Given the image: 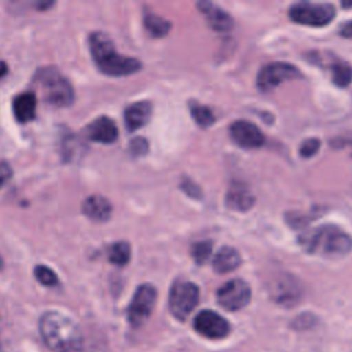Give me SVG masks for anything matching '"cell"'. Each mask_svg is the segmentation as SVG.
<instances>
[{"label":"cell","mask_w":352,"mask_h":352,"mask_svg":"<svg viewBox=\"0 0 352 352\" xmlns=\"http://www.w3.org/2000/svg\"><path fill=\"white\" fill-rule=\"evenodd\" d=\"M199 11L205 15L208 23L212 29L217 32H228L234 26L232 16L220 8L217 4H213L210 1H199L197 3Z\"/></svg>","instance_id":"4fadbf2b"},{"label":"cell","mask_w":352,"mask_h":352,"mask_svg":"<svg viewBox=\"0 0 352 352\" xmlns=\"http://www.w3.org/2000/svg\"><path fill=\"white\" fill-rule=\"evenodd\" d=\"M340 36L346 37V38H352V21H348L345 23H342L340 26Z\"/></svg>","instance_id":"4dcf8cb0"},{"label":"cell","mask_w":352,"mask_h":352,"mask_svg":"<svg viewBox=\"0 0 352 352\" xmlns=\"http://www.w3.org/2000/svg\"><path fill=\"white\" fill-rule=\"evenodd\" d=\"M289 16L293 22L307 26L329 25L336 16V8L327 3H296L289 8Z\"/></svg>","instance_id":"8992f818"},{"label":"cell","mask_w":352,"mask_h":352,"mask_svg":"<svg viewBox=\"0 0 352 352\" xmlns=\"http://www.w3.org/2000/svg\"><path fill=\"white\" fill-rule=\"evenodd\" d=\"M352 3H342V7H351Z\"/></svg>","instance_id":"836d02e7"},{"label":"cell","mask_w":352,"mask_h":352,"mask_svg":"<svg viewBox=\"0 0 352 352\" xmlns=\"http://www.w3.org/2000/svg\"><path fill=\"white\" fill-rule=\"evenodd\" d=\"M129 150H131V154L135 157L144 155L148 150V142L144 138H135L131 140Z\"/></svg>","instance_id":"4316f807"},{"label":"cell","mask_w":352,"mask_h":352,"mask_svg":"<svg viewBox=\"0 0 352 352\" xmlns=\"http://www.w3.org/2000/svg\"><path fill=\"white\" fill-rule=\"evenodd\" d=\"M190 113H191V117L195 120V122L202 128H208L214 124V114L208 106H204L197 102H191Z\"/></svg>","instance_id":"7402d4cb"},{"label":"cell","mask_w":352,"mask_h":352,"mask_svg":"<svg viewBox=\"0 0 352 352\" xmlns=\"http://www.w3.org/2000/svg\"><path fill=\"white\" fill-rule=\"evenodd\" d=\"M40 336L44 344L54 352H77L82 344V334L77 323L69 316L48 311L38 322Z\"/></svg>","instance_id":"6da1fadb"},{"label":"cell","mask_w":352,"mask_h":352,"mask_svg":"<svg viewBox=\"0 0 352 352\" xmlns=\"http://www.w3.org/2000/svg\"><path fill=\"white\" fill-rule=\"evenodd\" d=\"M34 276L44 286H55L58 283L56 274L45 265H36L34 267Z\"/></svg>","instance_id":"d4e9b609"},{"label":"cell","mask_w":352,"mask_h":352,"mask_svg":"<svg viewBox=\"0 0 352 352\" xmlns=\"http://www.w3.org/2000/svg\"><path fill=\"white\" fill-rule=\"evenodd\" d=\"M212 250H213L212 241H199L191 246V256L195 260V263L201 265L210 257Z\"/></svg>","instance_id":"cb8c5ba5"},{"label":"cell","mask_w":352,"mask_h":352,"mask_svg":"<svg viewBox=\"0 0 352 352\" xmlns=\"http://www.w3.org/2000/svg\"><path fill=\"white\" fill-rule=\"evenodd\" d=\"M331 72H333V81L336 85L345 88L352 82V67L342 62V60H336L331 66H330Z\"/></svg>","instance_id":"603a6c76"},{"label":"cell","mask_w":352,"mask_h":352,"mask_svg":"<svg viewBox=\"0 0 352 352\" xmlns=\"http://www.w3.org/2000/svg\"><path fill=\"white\" fill-rule=\"evenodd\" d=\"M7 72H8L7 65H6L4 62H1V60H0V78H1V77H4V76L7 74Z\"/></svg>","instance_id":"1f68e13d"},{"label":"cell","mask_w":352,"mask_h":352,"mask_svg":"<svg viewBox=\"0 0 352 352\" xmlns=\"http://www.w3.org/2000/svg\"><path fill=\"white\" fill-rule=\"evenodd\" d=\"M34 82L44 100L56 107H66L74 102V89L69 80L54 66L37 70Z\"/></svg>","instance_id":"277c9868"},{"label":"cell","mask_w":352,"mask_h":352,"mask_svg":"<svg viewBox=\"0 0 352 352\" xmlns=\"http://www.w3.org/2000/svg\"><path fill=\"white\" fill-rule=\"evenodd\" d=\"M199 301V289L195 283L179 279L169 292V311L177 320H186Z\"/></svg>","instance_id":"5b68a950"},{"label":"cell","mask_w":352,"mask_h":352,"mask_svg":"<svg viewBox=\"0 0 352 352\" xmlns=\"http://www.w3.org/2000/svg\"><path fill=\"white\" fill-rule=\"evenodd\" d=\"M37 99L36 95L30 91L16 95L12 100V113L18 122L26 124L36 117Z\"/></svg>","instance_id":"ac0fdd59"},{"label":"cell","mask_w":352,"mask_h":352,"mask_svg":"<svg viewBox=\"0 0 352 352\" xmlns=\"http://www.w3.org/2000/svg\"><path fill=\"white\" fill-rule=\"evenodd\" d=\"M4 268V261H3V257L0 256V271Z\"/></svg>","instance_id":"d6a6232c"},{"label":"cell","mask_w":352,"mask_h":352,"mask_svg":"<svg viewBox=\"0 0 352 352\" xmlns=\"http://www.w3.org/2000/svg\"><path fill=\"white\" fill-rule=\"evenodd\" d=\"M319 148H320V140L316 138H309L302 142L298 153L302 158H311L312 155H315L318 153Z\"/></svg>","instance_id":"484cf974"},{"label":"cell","mask_w":352,"mask_h":352,"mask_svg":"<svg viewBox=\"0 0 352 352\" xmlns=\"http://www.w3.org/2000/svg\"><path fill=\"white\" fill-rule=\"evenodd\" d=\"M151 110L153 106L148 100H140L129 104L124 113L125 126L128 131H136L144 126L151 117Z\"/></svg>","instance_id":"2e32d148"},{"label":"cell","mask_w":352,"mask_h":352,"mask_svg":"<svg viewBox=\"0 0 352 352\" xmlns=\"http://www.w3.org/2000/svg\"><path fill=\"white\" fill-rule=\"evenodd\" d=\"M272 296L279 304H296V301L301 296V289L297 280L290 275H280L274 286H272Z\"/></svg>","instance_id":"5bb4252c"},{"label":"cell","mask_w":352,"mask_h":352,"mask_svg":"<svg viewBox=\"0 0 352 352\" xmlns=\"http://www.w3.org/2000/svg\"><path fill=\"white\" fill-rule=\"evenodd\" d=\"M109 260L116 265H125L131 260V246L125 241H118L109 248Z\"/></svg>","instance_id":"44dd1931"},{"label":"cell","mask_w":352,"mask_h":352,"mask_svg":"<svg viewBox=\"0 0 352 352\" xmlns=\"http://www.w3.org/2000/svg\"><path fill=\"white\" fill-rule=\"evenodd\" d=\"M230 136L242 148H258L265 142L260 128L245 120H238L231 124Z\"/></svg>","instance_id":"8fae6325"},{"label":"cell","mask_w":352,"mask_h":352,"mask_svg":"<svg viewBox=\"0 0 352 352\" xmlns=\"http://www.w3.org/2000/svg\"><path fill=\"white\" fill-rule=\"evenodd\" d=\"M157 301V290L153 285H140L128 307V320L133 327L142 326L151 315Z\"/></svg>","instance_id":"ba28073f"},{"label":"cell","mask_w":352,"mask_h":352,"mask_svg":"<svg viewBox=\"0 0 352 352\" xmlns=\"http://www.w3.org/2000/svg\"><path fill=\"white\" fill-rule=\"evenodd\" d=\"M192 326L197 333L212 340L224 338L231 330L230 323L221 315L210 309H205L197 314Z\"/></svg>","instance_id":"30bf717a"},{"label":"cell","mask_w":352,"mask_h":352,"mask_svg":"<svg viewBox=\"0 0 352 352\" xmlns=\"http://www.w3.org/2000/svg\"><path fill=\"white\" fill-rule=\"evenodd\" d=\"M331 146H334V147H344V146L352 147V133H348V135L338 136V138L333 139Z\"/></svg>","instance_id":"f546056e"},{"label":"cell","mask_w":352,"mask_h":352,"mask_svg":"<svg viewBox=\"0 0 352 352\" xmlns=\"http://www.w3.org/2000/svg\"><path fill=\"white\" fill-rule=\"evenodd\" d=\"M302 78L300 69L287 62H272L261 67L257 74V87L263 92L275 89L279 84L290 80Z\"/></svg>","instance_id":"52a82bcc"},{"label":"cell","mask_w":352,"mask_h":352,"mask_svg":"<svg viewBox=\"0 0 352 352\" xmlns=\"http://www.w3.org/2000/svg\"><path fill=\"white\" fill-rule=\"evenodd\" d=\"M250 297V286L239 278L226 282L216 293L219 305L227 311H239L245 308L249 304Z\"/></svg>","instance_id":"9c48e42d"},{"label":"cell","mask_w":352,"mask_h":352,"mask_svg":"<svg viewBox=\"0 0 352 352\" xmlns=\"http://www.w3.org/2000/svg\"><path fill=\"white\" fill-rule=\"evenodd\" d=\"M143 22H144V28L147 29L150 36L157 37V38L166 36L172 28V23L168 19H165L151 11L144 12Z\"/></svg>","instance_id":"ffe728a7"},{"label":"cell","mask_w":352,"mask_h":352,"mask_svg":"<svg viewBox=\"0 0 352 352\" xmlns=\"http://www.w3.org/2000/svg\"><path fill=\"white\" fill-rule=\"evenodd\" d=\"M82 213L94 221L103 223L111 217L113 206L103 195H89L82 202Z\"/></svg>","instance_id":"9a60e30c"},{"label":"cell","mask_w":352,"mask_h":352,"mask_svg":"<svg viewBox=\"0 0 352 352\" xmlns=\"http://www.w3.org/2000/svg\"><path fill=\"white\" fill-rule=\"evenodd\" d=\"M298 241L308 253L330 258L342 257L352 250V238L333 224H324L305 232Z\"/></svg>","instance_id":"3957f363"},{"label":"cell","mask_w":352,"mask_h":352,"mask_svg":"<svg viewBox=\"0 0 352 352\" xmlns=\"http://www.w3.org/2000/svg\"><path fill=\"white\" fill-rule=\"evenodd\" d=\"M12 176V169L8 162L0 161V188L11 179Z\"/></svg>","instance_id":"f1b7e54d"},{"label":"cell","mask_w":352,"mask_h":352,"mask_svg":"<svg viewBox=\"0 0 352 352\" xmlns=\"http://www.w3.org/2000/svg\"><path fill=\"white\" fill-rule=\"evenodd\" d=\"M254 202H256V198L250 192V190L245 184H241L238 182L231 184L226 195L227 206L238 212L249 210L254 205Z\"/></svg>","instance_id":"e0dca14e"},{"label":"cell","mask_w":352,"mask_h":352,"mask_svg":"<svg viewBox=\"0 0 352 352\" xmlns=\"http://www.w3.org/2000/svg\"><path fill=\"white\" fill-rule=\"evenodd\" d=\"M180 188L191 198H195V199H199L202 197V191L201 188L198 187V184H195L192 180L184 177L180 183Z\"/></svg>","instance_id":"83f0119b"},{"label":"cell","mask_w":352,"mask_h":352,"mask_svg":"<svg viewBox=\"0 0 352 352\" xmlns=\"http://www.w3.org/2000/svg\"><path fill=\"white\" fill-rule=\"evenodd\" d=\"M85 136L92 142L110 144L118 138V128L109 117H99L85 128Z\"/></svg>","instance_id":"7c38bea8"},{"label":"cell","mask_w":352,"mask_h":352,"mask_svg":"<svg viewBox=\"0 0 352 352\" xmlns=\"http://www.w3.org/2000/svg\"><path fill=\"white\" fill-rule=\"evenodd\" d=\"M241 265V256L236 249L231 246H223L217 250L213 258V270L219 274H227L236 270Z\"/></svg>","instance_id":"d6986e66"},{"label":"cell","mask_w":352,"mask_h":352,"mask_svg":"<svg viewBox=\"0 0 352 352\" xmlns=\"http://www.w3.org/2000/svg\"><path fill=\"white\" fill-rule=\"evenodd\" d=\"M89 51L98 69L107 76H129L142 69L140 60L118 54L111 38L103 32L91 33Z\"/></svg>","instance_id":"7a4b0ae2"}]
</instances>
